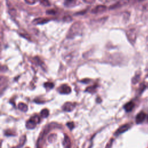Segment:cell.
<instances>
[{"mask_svg":"<svg viewBox=\"0 0 148 148\" xmlns=\"http://www.w3.org/2000/svg\"><path fill=\"white\" fill-rule=\"evenodd\" d=\"M26 148H28V147H26Z\"/></svg>","mask_w":148,"mask_h":148,"instance_id":"cell-28","label":"cell"},{"mask_svg":"<svg viewBox=\"0 0 148 148\" xmlns=\"http://www.w3.org/2000/svg\"><path fill=\"white\" fill-rule=\"evenodd\" d=\"M62 108L63 110L65 112H71L75 108V104L73 103L68 102L63 105Z\"/></svg>","mask_w":148,"mask_h":148,"instance_id":"cell-8","label":"cell"},{"mask_svg":"<svg viewBox=\"0 0 148 148\" xmlns=\"http://www.w3.org/2000/svg\"><path fill=\"white\" fill-rule=\"evenodd\" d=\"M99 1H101V2H103V3H106V2H109V1H112V0H99Z\"/></svg>","mask_w":148,"mask_h":148,"instance_id":"cell-26","label":"cell"},{"mask_svg":"<svg viewBox=\"0 0 148 148\" xmlns=\"http://www.w3.org/2000/svg\"><path fill=\"white\" fill-rule=\"evenodd\" d=\"M18 108L19 110L23 111V112H26L28 110V106L26 104L20 102L18 105Z\"/></svg>","mask_w":148,"mask_h":148,"instance_id":"cell-13","label":"cell"},{"mask_svg":"<svg viewBox=\"0 0 148 148\" xmlns=\"http://www.w3.org/2000/svg\"><path fill=\"white\" fill-rule=\"evenodd\" d=\"M40 121V118L38 116H34L28 120L26 123V127L28 129H33L36 127L37 123Z\"/></svg>","mask_w":148,"mask_h":148,"instance_id":"cell-2","label":"cell"},{"mask_svg":"<svg viewBox=\"0 0 148 148\" xmlns=\"http://www.w3.org/2000/svg\"><path fill=\"white\" fill-rule=\"evenodd\" d=\"M95 0H83V1L87 3H92L94 2Z\"/></svg>","mask_w":148,"mask_h":148,"instance_id":"cell-25","label":"cell"},{"mask_svg":"<svg viewBox=\"0 0 148 148\" xmlns=\"http://www.w3.org/2000/svg\"><path fill=\"white\" fill-rule=\"evenodd\" d=\"M44 87L46 88H49V89H51L53 88L54 87V84L51 82H46L44 84Z\"/></svg>","mask_w":148,"mask_h":148,"instance_id":"cell-18","label":"cell"},{"mask_svg":"<svg viewBox=\"0 0 148 148\" xmlns=\"http://www.w3.org/2000/svg\"><path fill=\"white\" fill-rule=\"evenodd\" d=\"M96 88H97V86H90V87H87V88L86 89V91H88V92L92 93V92H94L95 91Z\"/></svg>","mask_w":148,"mask_h":148,"instance_id":"cell-16","label":"cell"},{"mask_svg":"<svg viewBox=\"0 0 148 148\" xmlns=\"http://www.w3.org/2000/svg\"><path fill=\"white\" fill-rule=\"evenodd\" d=\"M76 0H65L64 4L66 6H73L76 2Z\"/></svg>","mask_w":148,"mask_h":148,"instance_id":"cell-14","label":"cell"},{"mask_svg":"<svg viewBox=\"0 0 148 148\" xmlns=\"http://www.w3.org/2000/svg\"><path fill=\"white\" fill-rule=\"evenodd\" d=\"M127 37L131 43L132 45L135 43L136 38V34L134 29H131L127 31L126 32Z\"/></svg>","mask_w":148,"mask_h":148,"instance_id":"cell-4","label":"cell"},{"mask_svg":"<svg viewBox=\"0 0 148 148\" xmlns=\"http://www.w3.org/2000/svg\"><path fill=\"white\" fill-rule=\"evenodd\" d=\"M147 120H148V117H147Z\"/></svg>","mask_w":148,"mask_h":148,"instance_id":"cell-27","label":"cell"},{"mask_svg":"<svg viewBox=\"0 0 148 148\" xmlns=\"http://www.w3.org/2000/svg\"><path fill=\"white\" fill-rule=\"evenodd\" d=\"M46 13L47 14H55L56 12L54 10H48L46 11Z\"/></svg>","mask_w":148,"mask_h":148,"instance_id":"cell-24","label":"cell"},{"mask_svg":"<svg viewBox=\"0 0 148 148\" xmlns=\"http://www.w3.org/2000/svg\"><path fill=\"white\" fill-rule=\"evenodd\" d=\"M27 3L29 4V5H33L35 3V0H24Z\"/></svg>","mask_w":148,"mask_h":148,"instance_id":"cell-23","label":"cell"},{"mask_svg":"<svg viewBox=\"0 0 148 148\" xmlns=\"http://www.w3.org/2000/svg\"><path fill=\"white\" fill-rule=\"evenodd\" d=\"M130 127H131V125L130 124H125L121 125L117 129V130L115 132V135H120V134L127 131L130 128Z\"/></svg>","mask_w":148,"mask_h":148,"instance_id":"cell-7","label":"cell"},{"mask_svg":"<svg viewBox=\"0 0 148 148\" xmlns=\"http://www.w3.org/2000/svg\"><path fill=\"white\" fill-rule=\"evenodd\" d=\"M134 106H135L134 103L132 101H130L125 104V105L124 106V108L126 112H129L133 109V108H134Z\"/></svg>","mask_w":148,"mask_h":148,"instance_id":"cell-11","label":"cell"},{"mask_svg":"<svg viewBox=\"0 0 148 148\" xmlns=\"http://www.w3.org/2000/svg\"><path fill=\"white\" fill-rule=\"evenodd\" d=\"M146 117V114L144 112H140L139 113L137 114L136 118H135V121L137 124H140L142 122L144 121Z\"/></svg>","mask_w":148,"mask_h":148,"instance_id":"cell-6","label":"cell"},{"mask_svg":"<svg viewBox=\"0 0 148 148\" xmlns=\"http://www.w3.org/2000/svg\"><path fill=\"white\" fill-rule=\"evenodd\" d=\"M106 9H107V8H106V6L99 5H98V6H95L91 10V12L93 13H99L103 12L104 11H105L106 10Z\"/></svg>","mask_w":148,"mask_h":148,"instance_id":"cell-9","label":"cell"},{"mask_svg":"<svg viewBox=\"0 0 148 148\" xmlns=\"http://www.w3.org/2000/svg\"><path fill=\"white\" fill-rule=\"evenodd\" d=\"M49 114V110L47 109H44L42 110V111L40 112V115L42 117H47Z\"/></svg>","mask_w":148,"mask_h":148,"instance_id":"cell-15","label":"cell"},{"mask_svg":"<svg viewBox=\"0 0 148 148\" xmlns=\"http://www.w3.org/2000/svg\"><path fill=\"white\" fill-rule=\"evenodd\" d=\"M139 79V75H136L135 76H134V77L132 79V83L134 84H135L136 83H137L138 82Z\"/></svg>","mask_w":148,"mask_h":148,"instance_id":"cell-21","label":"cell"},{"mask_svg":"<svg viewBox=\"0 0 148 148\" xmlns=\"http://www.w3.org/2000/svg\"><path fill=\"white\" fill-rule=\"evenodd\" d=\"M64 21H66V22H69V21H71L72 18L71 16H65L63 18Z\"/></svg>","mask_w":148,"mask_h":148,"instance_id":"cell-20","label":"cell"},{"mask_svg":"<svg viewBox=\"0 0 148 148\" xmlns=\"http://www.w3.org/2000/svg\"><path fill=\"white\" fill-rule=\"evenodd\" d=\"M66 125H67V126L69 127V128L70 130H72V129L74 127V124H73V123H72V122L68 123L66 124Z\"/></svg>","mask_w":148,"mask_h":148,"instance_id":"cell-22","label":"cell"},{"mask_svg":"<svg viewBox=\"0 0 148 148\" xmlns=\"http://www.w3.org/2000/svg\"><path fill=\"white\" fill-rule=\"evenodd\" d=\"M40 3L44 6H50V3L48 0H39Z\"/></svg>","mask_w":148,"mask_h":148,"instance_id":"cell-17","label":"cell"},{"mask_svg":"<svg viewBox=\"0 0 148 148\" xmlns=\"http://www.w3.org/2000/svg\"><path fill=\"white\" fill-rule=\"evenodd\" d=\"M49 21V20L47 19V18L39 17V18H37L34 19V20L32 21V23H33L34 24H35V25L43 24H45V23H47Z\"/></svg>","mask_w":148,"mask_h":148,"instance_id":"cell-10","label":"cell"},{"mask_svg":"<svg viewBox=\"0 0 148 148\" xmlns=\"http://www.w3.org/2000/svg\"><path fill=\"white\" fill-rule=\"evenodd\" d=\"M58 91L61 94H69L71 91V87L68 86L67 84H62L61 85L59 88H58Z\"/></svg>","mask_w":148,"mask_h":148,"instance_id":"cell-5","label":"cell"},{"mask_svg":"<svg viewBox=\"0 0 148 148\" xmlns=\"http://www.w3.org/2000/svg\"><path fill=\"white\" fill-rule=\"evenodd\" d=\"M9 13L10 15L12 16V17L16 16V10L14 9H13V8L10 9L9 11Z\"/></svg>","mask_w":148,"mask_h":148,"instance_id":"cell-19","label":"cell"},{"mask_svg":"<svg viewBox=\"0 0 148 148\" xmlns=\"http://www.w3.org/2000/svg\"><path fill=\"white\" fill-rule=\"evenodd\" d=\"M83 26L81 22H75L69 28L66 35L67 38L72 39L77 36L81 35L83 33Z\"/></svg>","mask_w":148,"mask_h":148,"instance_id":"cell-1","label":"cell"},{"mask_svg":"<svg viewBox=\"0 0 148 148\" xmlns=\"http://www.w3.org/2000/svg\"><path fill=\"white\" fill-rule=\"evenodd\" d=\"M132 2V0H119L109 7V9H114L127 5Z\"/></svg>","mask_w":148,"mask_h":148,"instance_id":"cell-3","label":"cell"},{"mask_svg":"<svg viewBox=\"0 0 148 148\" xmlns=\"http://www.w3.org/2000/svg\"><path fill=\"white\" fill-rule=\"evenodd\" d=\"M71 140L67 136L65 135L64 138V146L65 148H71Z\"/></svg>","mask_w":148,"mask_h":148,"instance_id":"cell-12","label":"cell"}]
</instances>
